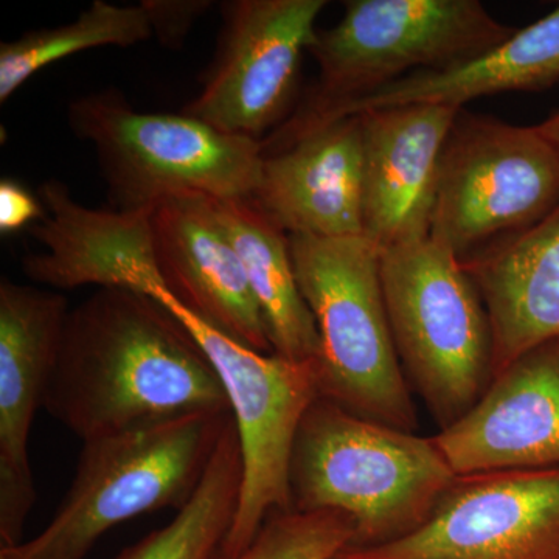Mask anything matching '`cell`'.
Returning <instances> with one entry per match:
<instances>
[{
	"mask_svg": "<svg viewBox=\"0 0 559 559\" xmlns=\"http://www.w3.org/2000/svg\"><path fill=\"white\" fill-rule=\"evenodd\" d=\"M353 539V522L340 511H275L240 554L212 559H337Z\"/></svg>",
	"mask_w": 559,
	"mask_h": 559,
	"instance_id": "23",
	"label": "cell"
},
{
	"mask_svg": "<svg viewBox=\"0 0 559 559\" xmlns=\"http://www.w3.org/2000/svg\"><path fill=\"white\" fill-rule=\"evenodd\" d=\"M559 81V5L484 57L441 72H417L360 98L340 119L371 109L432 103L463 108L503 92H536Z\"/></svg>",
	"mask_w": 559,
	"mask_h": 559,
	"instance_id": "19",
	"label": "cell"
},
{
	"mask_svg": "<svg viewBox=\"0 0 559 559\" xmlns=\"http://www.w3.org/2000/svg\"><path fill=\"white\" fill-rule=\"evenodd\" d=\"M381 283L404 377L440 430L450 428L492 380L484 301L462 261L429 237L382 250Z\"/></svg>",
	"mask_w": 559,
	"mask_h": 559,
	"instance_id": "7",
	"label": "cell"
},
{
	"mask_svg": "<svg viewBox=\"0 0 559 559\" xmlns=\"http://www.w3.org/2000/svg\"><path fill=\"white\" fill-rule=\"evenodd\" d=\"M457 477L433 437L319 399L294 443L290 499L294 510L345 514L355 527L349 547L370 549L421 528Z\"/></svg>",
	"mask_w": 559,
	"mask_h": 559,
	"instance_id": "3",
	"label": "cell"
},
{
	"mask_svg": "<svg viewBox=\"0 0 559 559\" xmlns=\"http://www.w3.org/2000/svg\"><path fill=\"white\" fill-rule=\"evenodd\" d=\"M189 331L218 374L240 441L242 480L234 524L219 554H240L275 511L293 510L289 469L308 409L320 399V359L260 353L213 329L160 283L142 290Z\"/></svg>",
	"mask_w": 559,
	"mask_h": 559,
	"instance_id": "8",
	"label": "cell"
},
{
	"mask_svg": "<svg viewBox=\"0 0 559 559\" xmlns=\"http://www.w3.org/2000/svg\"><path fill=\"white\" fill-rule=\"evenodd\" d=\"M210 0H142L153 36L167 49H180L202 14L212 9Z\"/></svg>",
	"mask_w": 559,
	"mask_h": 559,
	"instance_id": "24",
	"label": "cell"
},
{
	"mask_svg": "<svg viewBox=\"0 0 559 559\" xmlns=\"http://www.w3.org/2000/svg\"><path fill=\"white\" fill-rule=\"evenodd\" d=\"M337 559H559V466L459 476L417 532Z\"/></svg>",
	"mask_w": 559,
	"mask_h": 559,
	"instance_id": "11",
	"label": "cell"
},
{
	"mask_svg": "<svg viewBox=\"0 0 559 559\" xmlns=\"http://www.w3.org/2000/svg\"><path fill=\"white\" fill-rule=\"evenodd\" d=\"M57 290L0 282V543H22L35 507L28 443L69 316Z\"/></svg>",
	"mask_w": 559,
	"mask_h": 559,
	"instance_id": "12",
	"label": "cell"
},
{
	"mask_svg": "<svg viewBox=\"0 0 559 559\" xmlns=\"http://www.w3.org/2000/svg\"><path fill=\"white\" fill-rule=\"evenodd\" d=\"M559 207V148L538 127L460 109L441 154L429 238L460 261Z\"/></svg>",
	"mask_w": 559,
	"mask_h": 559,
	"instance_id": "9",
	"label": "cell"
},
{
	"mask_svg": "<svg viewBox=\"0 0 559 559\" xmlns=\"http://www.w3.org/2000/svg\"><path fill=\"white\" fill-rule=\"evenodd\" d=\"M514 32L479 0H348L336 25L316 32L308 53L318 81L289 119L261 140L263 156L288 150L404 76L477 60Z\"/></svg>",
	"mask_w": 559,
	"mask_h": 559,
	"instance_id": "2",
	"label": "cell"
},
{
	"mask_svg": "<svg viewBox=\"0 0 559 559\" xmlns=\"http://www.w3.org/2000/svg\"><path fill=\"white\" fill-rule=\"evenodd\" d=\"M46 218L31 235L43 250L22 261L33 282L55 290L97 286L142 293L162 282L154 250L151 213L97 210L73 200L60 180L40 183Z\"/></svg>",
	"mask_w": 559,
	"mask_h": 559,
	"instance_id": "16",
	"label": "cell"
},
{
	"mask_svg": "<svg viewBox=\"0 0 559 559\" xmlns=\"http://www.w3.org/2000/svg\"><path fill=\"white\" fill-rule=\"evenodd\" d=\"M362 165L360 117H345L264 156L250 201L288 235L360 237Z\"/></svg>",
	"mask_w": 559,
	"mask_h": 559,
	"instance_id": "17",
	"label": "cell"
},
{
	"mask_svg": "<svg viewBox=\"0 0 559 559\" xmlns=\"http://www.w3.org/2000/svg\"><path fill=\"white\" fill-rule=\"evenodd\" d=\"M325 0H230L202 90L182 109L227 134L259 140L294 112L300 62Z\"/></svg>",
	"mask_w": 559,
	"mask_h": 559,
	"instance_id": "10",
	"label": "cell"
},
{
	"mask_svg": "<svg viewBox=\"0 0 559 559\" xmlns=\"http://www.w3.org/2000/svg\"><path fill=\"white\" fill-rule=\"evenodd\" d=\"M492 337V378L528 349L559 337V207L462 261ZM492 381V380H491Z\"/></svg>",
	"mask_w": 559,
	"mask_h": 559,
	"instance_id": "18",
	"label": "cell"
},
{
	"mask_svg": "<svg viewBox=\"0 0 559 559\" xmlns=\"http://www.w3.org/2000/svg\"><path fill=\"white\" fill-rule=\"evenodd\" d=\"M162 282L187 310L231 340L274 353L248 275L207 197L173 198L151 213Z\"/></svg>",
	"mask_w": 559,
	"mask_h": 559,
	"instance_id": "15",
	"label": "cell"
},
{
	"mask_svg": "<svg viewBox=\"0 0 559 559\" xmlns=\"http://www.w3.org/2000/svg\"><path fill=\"white\" fill-rule=\"evenodd\" d=\"M433 440L457 476L559 466V337L496 374L476 406Z\"/></svg>",
	"mask_w": 559,
	"mask_h": 559,
	"instance_id": "13",
	"label": "cell"
},
{
	"mask_svg": "<svg viewBox=\"0 0 559 559\" xmlns=\"http://www.w3.org/2000/svg\"><path fill=\"white\" fill-rule=\"evenodd\" d=\"M213 209L240 255L272 352L290 360L320 359V334L297 285L289 235L250 200H213Z\"/></svg>",
	"mask_w": 559,
	"mask_h": 559,
	"instance_id": "20",
	"label": "cell"
},
{
	"mask_svg": "<svg viewBox=\"0 0 559 559\" xmlns=\"http://www.w3.org/2000/svg\"><path fill=\"white\" fill-rule=\"evenodd\" d=\"M153 38L145 10L94 0L75 21L24 33L0 46V102L47 66L97 47H132Z\"/></svg>",
	"mask_w": 559,
	"mask_h": 559,
	"instance_id": "22",
	"label": "cell"
},
{
	"mask_svg": "<svg viewBox=\"0 0 559 559\" xmlns=\"http://www.w3.org/2000/svg\"><path fill=\"white\" fill-rule=\"evenodd\" d=\"M538 130L559 148V110L550 116L549 119L538 124Z\"/></svg>",
	"mask_w": 559,
	"mask_h": 559,
	"instance_id": "26",
	"label": "cell"
},
{
	"mask_svg": "<svg viewBox=\"0 0 559 559\" xmlns=\"http://www.w3.org/2000/svg\"><path fill=\"white\" fill-rule=\"evenodd\" d=\"M301 297L320 334V399L415 432L417 411L401 369L381 283V250L360 237L289 235Z\"/></svg>",
	"mask_w": 559,
	"mask_h": 559,
	"instance_id": "5",
	"label": "cell"
},
{
	"mask_svg": "<svg viewBox=\"0 0 559 559\" xmlns=\"http://www.w3.org/2000/svg\"><path fill=\"white\" fill-rule=\"evenodd\" d=\"M44 409L84 441L230 412L189 331L153 297L103 288L69 311Z\"/></svg>",
	"mask_w": 559,
	"mask_h": 559,
	"instance_id": "1",
	"label": "cell"
},
{
	"mask_svg": "<svg viewBox=\"0 0 559 559\" xmlns=\"http://www.w3.org/2000/svg\"><path fill=\"white\" fill-rule=\"evenodd\" d=\"M230 419V412H202L84 441L53 520L35 538L0 547V559H84L116 525L182 509Z\"/></svg>",
	"mask_w": 559,
	"mask_h": 559,
	"instance_id": "4",
	"label": "cell"
},
{
	"mask_svg": "<svg viewBox=\"0 0 559 559\" xmlns=\"http://www.w3.org/2000/svg\"><path fill=\"white\" fill-rule=\"evenodd\" d=\"M454 106L415 103L356 114L362 124L364 237L385 250L429 237Z\"/></svg>",
	"mask_w": 559,
	"mask_h": 559,
	"instance_id": "14",
	"label": "cell"
},
{
	"mask_svg": "<svg viewBox=\"0 0 559 559\" xmlns=\"http://www.w3.org/2000/svg\"><path fill=\"white\" fill-rule=\"evenodd\" d=\"M44 218L46 209L38 197L17 180H0V234L11 235L31 229L32 223H39Z\"/></svg>",
	"mask_w": 559,
	"mask_h": 559,
	"instance_id": "25",
	"label": "cell"
},
{
	"mask_svg": "<svg viewBox=\"0 0 559 559\" xmlns=\"http://www.w3.org/2000/svg\"><path fill=\"white\" fill-rule=\"evenodd\" d=\"M241 480L240 441L230 419L189 502L116 559H212L234 524Z\"/></svg>",
	"mask_w": 559,
	"mask_h": 559,
	"instance_id": "21",
	"label": "cell"
},
{
	"mask_svg": "<svg viewBox=\"0 0 559 559\" xmlns=\"http://www.w3.org/2000/svg\"><path fill=\"white\" fill-rule=\"evenodd\" d=\"M70 130L91 143L112 210H154L173 198L250 200L263 168L261 142L216 130L187 114L138 112L119 91L83 95Z\"/></svg>",
	"mask_w": 559,
	"mask_h": 559,
	"instance_id": "6",
	"label": "cell"
}]
</instances>
